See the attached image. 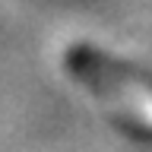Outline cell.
<instances>
[{"label": "cell", "instance_id": "1", "mask_svg": "<svg viewBox=\"0 0 152 152\" xmlns=\"http://www.w3.org/2000/svg\"><path fill=\"white\" fill-rule=\"evenodd\" d=\"M73 66L83 73V79L92 86L98 95L108 98V104H117L127 95L130 102L124 104V117L127 121H140V124H152V86L142 79H124L121 66L108 64L104 57H89L79 54L73 57Z\"/></svg>", "mask_w": 152, "mask_h": 152}]
</instances>
